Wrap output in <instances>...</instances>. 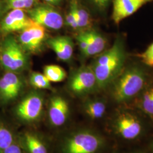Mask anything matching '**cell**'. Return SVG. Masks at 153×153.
Masks as SVG:
<instances>
[{"instance_id":"obj_1","label":"cell","mask_w":153,"mask_h":153,"mask_svg":"<svg viewBox=\"0 0 153 153\" xmlns=\"http://www.w3.org/2000/svg\"><path fill=\"white\" fill-rule=\"evenodd\" d=\"M153 73V68L142 63L130 53L119 74L105 91L116 107L129 105L146 86Z\"/></svg>"},{"instance_id":"obj_25","label":"cell","mask_w":153,"mask_h":153,"mask_svg":"<svg viewBox=\"0 0 153 153\" xmlns=\"http://www.w3.org/2000/svg\"><path fill=\"white\" fill-rule=\"evenodd\" d=\"M145 65L153 68V42L142 52L132 53Z\"/></svg>"},{"instance_id":"obj_16","label":"cell","mask_w":153,"mask_h":153,"mask_svg":"<svg viewBox=\"0 0 153 153\" xmlns=\"http://www.w3.org/2000/svg\"><path fill=\"white\" fill-rule=\"evenodd\" d=\"M83 101L82 110L88 118L97 120L104 117L107 113L108 100L105 97H90L88 96Z\"/></svg>"},{"instance_id":"obj_14","label":"cell","mask_w":153,"mask_h":153,"mask_svg":"<svg viewBox=\"0 0 153 153\" xmlns=\"http://www.w3.org/2000/svg\"><path fill=\"white\" fill-rule=\"evenodd\" d=\"M79 31L81 32L88 42V48L82 55L83 57H94L109 47L107 38L94 26Z\"/></svg>"},{"instance_id":"obj_29","label":"cell","mask_w":153,"mask_h":153,"mask_svg":"<svg viewBox=\"0 0 153 153\" xmlns=\"http://www.w3.org/2000/svg\"><path fill=\"white\" fill-rule=\"evenodd\" d=\"M150 150L152 152V153H153V140L150 143Z\"/></svg>"},{"instance_id":"obj_5","label":"cell","mask_w":153,"mask_h":153,"mask_svg":"<svg viewBox=\"0 0 153 153\" xmlns=\"http://www.w3.org/2000/svg\"><path fill=\"white\" fill-rule=\"evenodd\" d=\"M27 56L21 44L9 35L0 44V64L6 71L19 73L27 66Z\"/></svg>"},{"instance_id":"obj_24","label":"cell","mask_w":153,"mask_h":153,"mask_svg":"<svg viewBox=\"0 0 153 153\" xmlns=\"http://www.w3.org/2000/svg\"><path fill=\"white\" fill-rule=\"evenodd\" d=\"M91 9L101 16H104L107 13L112 0H87Z\"/></svg>"},{"instance_id":"obj_22","label":"cell","mask_w":153,"mask_h":153,"mask_svg":"<svg viewBox=\"0 0 153 153\" xmlns=\"http://www.w3.org/2000/svg\"><path fill=\"white\" fill-rule=\"evenodd\" d=\"M15 142L13 131L6 126L0 123V153Z\"/></svg>"},{"instance_id":"obj_6","label":"cell","mask_w":153,"mask_h":153,"mask_svg":"<svg viewBox=\"0 0 153 153\" xmlns=\"http://www.w3.org/2000/svg\"><path fill=\"white\" fill-rule=\"evenodd\" d=\"M44 107L43 95L38 91H31L16 105L14 115L21 123L25 125H33L42 119Z\"/></svg>"},{"instance_id":"obj_9","label":"cell","mask_w":153,"mask_h":153,"mask_svg":"<svg viewBox=\"0 0 153 153\" xmlns=\"http://www.w3.org/2000/svg\"><path fill=\"white\" fill-rule=\"evenodd\" d=\"M24 81L18 73L6 71L0 78V101L7 104L18 98L23 90Z\"/></svg>"},{"instance_id":"obj_11","label":"cell","mask_w":153,"mask_h":153,"mask_svg":"<svg viewBox=\"0 0 153 153\" xmlns=\"http://www.w3.org/2000/svg\"><path fill=\"white\" fill-rule=\"evenodd\" d=\"M70 106L63 97L56 95L49 99L48 107V119L53 128H60L68 122L70 116Z\"/></svg>"},{"instance_id":"obj_23","label":"cell","mask_w":153,"mask_h":153,"mask_svg":"<svg viewBox=\"0 0 153 153\" xmlns=\"http://www.w3.org/2000/svg\"><path fill=\"white\" fill-rule=\"evenodd\" d=\"M30 83L33 88L37 89L51 90L52 88L48 78L44 74L40 73L33 72L30 76Z\"/></svg>"},{"instance_id":"obj_4","label":"cell","mask_w":153,"mask_h":153,"mask_svg":"<svg viewBox=\"0 0 153 153\" xmlns=\"http://www.w3.org/2000/svg\"><path fill=\"white\" fill-rule=\"evenodd\" d=\"M105 145V138L99 131L82 128L64 137L60 144V153H100Z\"/></svg>"},{"instance_id":"obj_3","label":"cell","mask_w":153,"mask_h":153,"mask_svg":"<svg viewBox=\"0 0 153 153\" xmlns=\"http://www.w3.org/2000/svg\"><path fill=\"white\" fill-rule=\"evenodd\" d=\"M142 114L129 105L117 106L111 122V128L116 136L132 141L142 137L146 125Z\"/></svg>"},{"instance_id":"obj_31","label":"cell","mask_w":153,"mask_h":153,"mask_svg":"<svg viewBox=\"0 0 153 153\" xmlns=\"http://www.w3.org/2000/svg\"><path fill=\"white\" fill-rule=\"evenodd\" d=\"M116 153V152H113V153Z\"/></svg>"},{"instance_id":"obj_21","label":"cell","mask_w":153,"mask_h":153,"mask_svg":"<svg viewBox=\"0 0 153 153\" xmlns=\"http://www.w3.org/2000/svg\"><path fill=\"white\" fill-rule=\"evenodd\" d=\"M5 4V11L12 9L29 10L33 8L37 0H3Z\"/></svg>"},{"instance_id":"obj_18","label":"cell","mask_w":153,"mask_h":153,"mask_svg":"<svg viewBox=\"0 0 153 153\" xmlns=\"http://www.w3.org/2000/svg\"><path fill=\"white\" fill-rule=\"evenodd\" d=\"M47 44L61 60H69L73 55L74 44L71 39L66 36H59L49 39Z\"/></svg>"},{"instance_id":"obj_27","label":"cell","mask_w":153,"mask_h":153,"mask_svg":"<svg viewBox=\"0 0 153 153\" xmlns=\"http://www.w3.org/2000/svg\"><path fill=\"white\" fill-rule=\"evenodd\" d=\"M2 153H24V152L19 143L15 141L5 149Z\"/></svg>"},{"instance_id":"obj_13","label":"cell","mask_w":153,"mask_h":153,"mask_svg":"<svg viewBox=\"0 0 153 153\" xmlns=\"http://www.w3.org/2000/svg\"><path fill=\"white\" fill-rule=\"evenodd\" d=\"M34 23L25 10L12 9L0 22V32L5 34L19 33Z\"/></svg>"},{"instance_id":"obj_10","label":"cell","mask_w":153,"mask_h":153,"mask_svg":"<svg viewBox=\"0 0 153 153\" xmlns=\"http://www.w3.org/2000/svg\"><path fill=\"white\" fill-rule=\"evenodd\" d=\"M19 33L18 41L25 51L35 53L42 48L46 38L44 27L35 22Z\"/></svg>"},{"instance_id":"obj_28","label":"cell","mask_w":153,"mask_h":153,"mask_svg":"<svg viewBox=\"0 0 153 153\" xmlns=\"http://www.w3.org/2000/svg\"><path fill=\"white\" fill-rule=\"evenodd\" d=\"M4 11H5V4L3 0L2 1L0 0V17L1 16L2 13Z\"/></svg>"},{"instance_id":"obj_26","label":"cell","mask_w":153,"mask_h":153,"mask_svg":"<svg viewBox=\"0 0 153 153\" xmlns=\"http://www.w3.org/2000/svg\"><path fill=\"white\" fill-rule=\"evenodd\" d=\"M66 24L68 26H69L71 28L79 31V27L76 21L75 11L74 7L71 4L70 5V10L66 16Z\"/></svg>"},{"instance_id":"obj_30","label":"cell","mask_w":153,"mask_h":153,"mask_svg":"<svg viewBox=\"0 0 153 153\" xmlns=\"http://www.w3.org/2000/svg\"><path fill=\"white\" fill-rule=\"evenodd\" d=\"M146 153L145 152L142 151V150H136V151H133L131 152V153Z\"/></svg>"},{"instance_id":"obj_19","label":"cell","mask_w":153,"mask_h":153,"mask_svg":"<svg viewBox=\"0 0 153 153\" xmlns=\"http://www.w3.org/2000/svg\"><path fill=\"white\" fill-rule=\"evenodd\" d=\"M71 4L74 9L79 31L94 27L93 17L88 9L83 5L79 0H71Z\"/></svg>"},{"instance_id":"obj_2","label":"cell","mask_w":153,"mask_h":153,"mask_svg":"<svg viewBox=\"0 0 153 153\" xmlns=\"http://www.w3.org/2000/svg\"><path fill=\"white\" fill-rule=\"evenodd\" d=\"M130 55L126 34L117 33L111 45L95 56L90 66L95 75L99 93L105 92L120 73Z\"/></svg>"},{"instance_id":"obj_15","label":"cell","mask_w":153,"mask_h":153,"mask_svg":"<svg viewBox=\"0 0 153 153\" xmlns=\"http://www.w3.org/2000/svg\"><path fill=\"white\" fill-rule=\"evenodd\" d=\"M129 106L153 121V73L142 91Z\"/></svg>"},{"instance_id":"obj_8","label":"cell","mask_w":153,"mask_h":153,"mask_svg":"<svg viewBox=\"0 0 153 153\" xmlns=\"http://www.w3.org/2000/svg\"><path fill=\"white\" fill-rule=\"evenodd\" d=\"M27 13L33 22L45 28L58 30L63 26L62 16L59 11L49 6H35L28 10Z\"/></svg>"},{"instance_id":"obj_7","label":"cell","mask_w":153,"mask_h":153,"mask_svg":"<svg viewBox=\"0 0 153 153\" xmlns=\"http://www.w3.org/2000/svg\"><path fill=\"white\" fill-rule=\"evenodd\" d=\"M68 88L71 93L78 97H87L99 93L95 75L90 65H83L71 74Z\"/></svg>"},{"instance_id":"obj_17","label":"cell","mask_w":153,"mask_h":153,"mask_svg":"<svg viewBox=\"0 0 153 153\" xmlns=\"http://www.w3.org/2000/svg\"><path fill=\"white\" fill-rule=\"evenodd\" d=\"M19 143L24 153H49L46 142L38 134L33 131H26L21 133Z\"/></svg>"},{"instance_id":"obj_20","label":"cell","mask_w":153,"mask_h":153,"mask_svg":"<svg viewBox=\"0 0 153 153\" xmlns=\"http://www.w3.org/2000/svg\"><path fill=\"white\" fill-rule=\"evenodd\" d=\"M44 74L51 82H60L66 76L65 71L60 66L48 65L44 68Z\"/></svg>"},{"instance_id":"obj_12","label":"cell","mask_w":153,"mask_h":153,"mask_svg":"<svg viewBox=\"0 0 153 153\" xmlns=\"http://www.w3.org/2000/svg\"><path fill=\"white\" fill-rule=\"evenodd\" d=\"M153 2V0H112L111 19L116 26L135 14L143 6Z\"/></svg>"}]
</instances>
